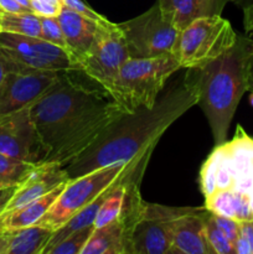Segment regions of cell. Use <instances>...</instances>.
Segmentation results:
<instances>
[{"label": "cell", "instance_id": "6da1fadb", "mask_svg": "<svg viewBox=\"0 0 253 254\" xmlns=\"http://www.w3.org/2000/svg\"><path fill=\"white\" fill-rule=\"evenodd\" d=\"M77 71V69H74ZM66 71L30 106L44 163L66 166L99 140L128 112L102 87L84 86Z\"/></svg>", "mask_w": 253, "mask_h": 254}, {"label": "cell", "instance_id": "7a4b0ae2", "mask_svg": "<svg viewBox=\"0 0 253 254\" xmlns=\"http://www.w3.org/2000/svg\"><path fill=\"white\" fill-rule=\"evenodd\" d=\"M196 104L197 98L184 78L178 81L159 97L153 108L141 107L126 114L88 150L67 164L64 170L68 179L114 164L129 165L150 156L171 124Z\"/></svg>", "mask_w": 253, "mask_h": 254}, {"label": "cell", "instance_id": "3957f363", "mask_svg": "<svg viewBox=\"0 0 253 254\" xmlns=\"http://www.w3.org/2000/svg\"><path fill=\"white\" fill-rule=\"evenodd\" d=\"M253 40L237 35L235 44L203 67L188 68L184 81L197 98L211 127L215 145L226 143L241 98L248 91Z\"/></svg>", "mask_w": 253, "mask_h": 254}, {"label": "cell", "instance_id": "277c9868", "mask_svg": "<svg viewBox=\"0 0 253 254\" xmlns=\"http://www.w3.org/2000/svg\"><path fill=\"white\" fill-rule=\"evenodd\" d=\"M181 68L173 55L156 57H129L117 78V102L128 113L155 106L166 81Z\"/></svg>", "mask_w": 253, "mask_h": 254}, {"label": "cell", "instance_id": "5b68a950", "mask_svg": "<svg viewBox=\"0 0 253 254\" xmlns=\"http://www.w3.org/2000/svg\"><path fill=\"white\" fill-rule=\"evenodd\" d=\"M237 32L221 15L198 16L179 34L173 56L181 68H198L220 57L237 40Z\"/></svg>", "mask_w": 253, "mask_h": 254}, {"label": "cell", "instance_id": "8992f818", "mask_svg": "<svg viewBox=\"0 0 253 254\" xmlns=\"http://www.w3.org/2000/svg\"><path fill=\"white\" fill-rule=\"evenodd\" d=\"M126 166L128 165L114 164L68 180L54 205L36 225L56 231L78 211L108 190L121 178Z\"/></svg>", "mask_w": 253, "mask_h": 254}, {"label": "cell", "instance_id": "52a82bcc", "mask_svg": "<svg viewBox=\"0 0 253 254\" xmlns=\"http://www.w3.org/2000/svg\"><path fill=\"white\" fill-rule=\"evenodd\" d=\"M129 59L123 30L109 20L98 22L96 37L79 61L81 71L117 101V78Z\"/></svg>", "mask_w": 253, "mask_h": 254}, {"label": "cell", "instance_id": "ba28073f", "mask_svg": "<svg viewBox=\"0 0 253 254\" xmlns=\"http://www.w3.org/2000/svg\"><path fill=\"white\" fill-rule=\"evenodd\" d=\"M0 52L15 64V71L66 72L81 69L68 52L41 37L0 32Z\"/></svg>", "mask_w": 253, "mask_h": 254}, {"label": "cell", "instance_id": "9c48e42d", "mask_svg": "<svg viewBox=\"0 0 253 254\" xmlns=\"http://www.w3.org/2000/svg\"><path fill=\"white\" fill-rule=\"evenodd\" d=\"M186 210L143 201L129 231L126 254H169L175 221Z\"/></svg>", "mask_w": 253, "mask_h": 254}, {"label": "cell", "instance_id": "30bf717a", "mask_svg": "<svg viewBox=\"0 0 253 254\" xmlns=\"http://www.w3.org/2000/svg\"><path fill=\"white\" fill-rule=\"evenodd\" d=\"M123 30L129 57H156L173 55L179 31L163 17L159 4L134 19L118 24Z\"/></svg>", "mask_w": 253, "mask_h": 254}, {"label": "cell", "instance_id": "8fae6325", "mask_svg": "<svg viewBox=\"0 0 253 254\" xmlns=\"http://www.w3.org/2000/svg\"><path fill=\"white\" fill-rule=\"evenodd\" d=\"M0 153L29 163H44L45 153L30 107L0 116Z\"/></svg>", "mask_w": 253, "mask_h": 254}, {"label": "cell", "instance_id": "7c38bea8", "mask_svg": "<svg viewBox=\"0 0 253 254\" xmlns=\"http://www.w3.org/2000/svg\"><path fill=\"white\" fill-rule=\"evenodd\" d=\"M62 72L12 71L0 93V116L20 111L36 102Z\"/></svg>", "mask_w": 253, "mask_h": 254}, {"label": "cell", "instance_id": "4fadbf2b", "mask_svg": "<svg viewBox=\"0 0 253 254\" xmlns=\"http://www.w3.org/2000/svg\"><path fill=\"white\" fill-rule=\"evenodd\" d=\"M210 211L188 207L175 221L173 245L169 254H215L206 237V220Z\"/></svg>", "mask_w": 253, "mask_h": 254}, {"label": "cell", "instance_id": "5bb4252c", "mask_svg": "<svg viewBox=\"0 0 253 254\" xmlns=\"http://www.w3.org/2000/svg\"><path fill=\"white\" fill-rule=\"evenodd\" d=\"M68 175L63 166L56 163H40L26 179L19 184L17 190L0 215H5L16 208L22 207L41 196L46 195L60 184L68 181Z\"/></svg>", "mask_w": 253, "mask_h": 254}, {"label": "cell", "instance_id": "9a60e30c", "mask_svg": "<svg viewBox=\"0 0 253 254\" xmlns=\"http://www.w3.org/2000/svg\"><path fill=\"white\" fill-rule=\"evenodd\" d=\"M57 20L66 40L67 52L72 61L78 66L81 59L87 54L96 37L98 21L88 19L63 5L57 15Z\"/></svg>", "mask_w": 253, "mask_h": 254}, {"label": "cell", "instance_id": "2e32d148", "mask_svg": "<svg viewBox=\"0 0 253 254\" xmlns=\"http://www.w3.org/2000/svg\"><path fill=\"white\" fill-rule=\"evenodd\" d=\"M233 174V191L250 193L253 190V139L238 126L236 135L226 143Z\"/></svg>", "mask_w": 253, "mask_h": 254}, {"label": "cell", "instance_id": "e0dca14e", "mask_svg": "<svg viewBox=\"0 0 253 254\" xmlns=\"http://www.w3.org/2000/svg\"><path fill=\"white\" fill-rule=\"evenodd\" d=\"M131 222V216L123 211L118 220L94 228L81 254H126L128 230Z\"/></svg>", "mask_w": 253, "mask_h": 254}, {"label": "cell", "instance_id": "ac0fdd59", "mask_svg": "<svg viewBox=\"0 0 253 254\" xmlns=\"http://www.w3.org/2000/svg\"><path fill=\"white\" fill-rule=\"evenodd\" d=\"M66 184L67 181H64L37 200L16 208L11 212L0 215V235L36 225L41 220L42 216L49 211V208L54 205Z\"/></svg>", "mask_w": 253, "mask_h": 254}, {"label": "cell", "instance_id": "d6986e66", "mask_svg": "<svg viewBox=\"0 0 253 254\" xmlns=\"http://www.w3.org/2000/svg\"><path fill=\"white\" fill-rule=\"evenodd\" d=\"M54 231L35 225L0 235V254H42Z\"/></svg>", "mask_w": 253, "mask_h": 254}, {"label": "cell", "instance_id": "ffe728a7", "mask_svg": "<svg viewBox=\"0 0 253 254\" xmlns=\"http://www.w3.org/2000/svg\"><path fill=\"white\" fill-rule=\"evenodd\" d=\"M158 4L164 19L181 31L198 17L201 0H158Z\"/></svg>", "mask_w": 253, "mask_h": 254}, {"label": "cell", "instance_id": "44dd1931", "mask_svg": "<svg viewBox=\"0 0 253 254\" xmlns=\"http://www.w3.org/2000/svg\"><path fill=\"white\" fill-rule=\"evenodd\" d=\"M1 32L41 37V19L32 11L4 12L0 14Z\"/></svg>", "mask_w": 253, "mask_h": 254}, {"label": "cell", "instance_id": "7402d4cb", "mask_svg": "<svg viewBox=\"0 0 253 254\" xmlns=\"http://www.w3.org/2000/svg\"><path fill=\"white\" fill-rule=\"evenodd\" d=\"M37 164L19 160L0 153V180L5 185H19L29 176Z\"/></svg>", "mask_w": 253, "mask_h": 254}, {"label": "cell", "instance_id": "603a6c76", "mask_svg": "<svg viewBox=\"0 0 253 254\" xmlns=\"http://www.w3.org/2000/svg\"><path fill=\"white\" fill-rule=\"evenodd\" d=\"M226 145L216 146L215 150L211 153L207 160L202 164V168L200 171V184L201 191H202L205 198L210 197L213 192L217 191V184H216V175H217L218 166L222 161L223 155H225Z\"/></svg>", "mask_w": 253, "mask_h": 254}, {"label": "cell", "instance_id": "cb8c5ba5", "mask_svg": "<svg viewBox=\"0 0 253 254\" xmlns=\"http://www.w3.org/2000/svg\"><path fill=\"white\" fill-rule=\"evenodd\" d=\"M205 207L213 215L235 218V191L217 190L205 198Z\"/></svg>", "mask_w": 253, "mask_h": 254}, {"label": "cell", "instance_id": "d4e9b609", "mask_svg": "<svg viewBox=\"0 0 253 254\" xmlns=\"http://www.w3.org/2000/svg\"><path fill=\"white\" fill-rule=\"evenodd\" d=\"M94 228L96 226L91 225L71 233L64 240H62L56 247L52 248L49 254H81L87 241L93 233Z\"/></svg>", "mask_w": 253, "mask_h": 254}, {"label": "cell", "instance_id": "484cf974", "mask_svg": "<svg viewBox=\"0 0 253 254\" xmlns=\"http://www.w3.org/2000/svg\"><path fill=\"white\" fill-rule=\"evenodd\" d=\"M206 237L215 254H236L233 243L225 235V232L216 225L211 212L206 220Z\"/></svg>", "mask_w": 253, "mask_h": 254}, {"label": "cell", "instance_id": "4316f807", "mask_svg": "<svg viewBox=\"0 0 253 254\" xmlns=\"http://www.w3.org/2000/svg\"><path fill=\"white\" fill-rule=\"evenodd\" d=\"M41 19V39L57 45L67 51V44L57 17L40 16Z\"/></svg>", "mask_w": 253, "mask_h": 254}, {"label": "cell", "instance_id": "83f0119b", "mask_svg": "<svg viewBox=\"0 0 253 254\" xmlns=\"http://www.w3.org/2000/svg\"><path fill=\"white\" fill-rule=\"evenodd\" d=\"M233 181L235 180H233L232 169H231L230 158H228V153H227V146H226L225 155H223L222 161H221L220 166H218L217 175H216L217 190H232Z\"/></svg>", "mask_w": 253, "mask_h": 254}, {"label": "cell", "instance_id": "f1b7e54d", "mask_svg": "<svg viewBox=\"0 0 253 254\" xmlns=\"http://www.w3.org/2000/svg\"><path fill=\"white\" fill-rule=\"evenodd\" d=\"M235 218L240 222L253 221V211L248 193L235 191Z\"/></svg>", "mask_w": 253, "mask_h": 254}, {"label": "cell", "instance_id": "f546056e", "mask_svg": "<svg viewBox=\"0 0 253 254\" xmlns=\"http://www.w3.org/2000/svg\"><path fill=\"white\" fill-rule=\"evenodd\" d=\"M212 217L215 220L216 225L221 228V230L225 232V235L227 236L231 240V242L235 245V242L237 241V238L241 235V222L240 221L235 220V218L230 217H223V216H217L213 215Z\"/></svg>", "mask_w": 253, "mask_h": 254}, {"label": "cell", "instance_id": "4dcf8cb0", "mask_svg": "<svg viewBox=\"0 0 253 254\" xmlns=\"http://www.w3.org/2000/svg\"><path fill=\"white\" fill-rule=\"evenodd\" d=\"M61 1V4L63 5V6L68 7V9L73 10V11L78 12V14L83 15V16L88 17V19H92L94 20V21H104V20H107L106 17L102 16L101 14H98L97 11H94L92 7H89L88 5L84 4L82 0H60Z\"/></svg>", "mask_w": 253, "mask_h": 254}, {"label": "cell", "instance_id": "1f68e13d", "mask_svg": "<svg viewBox=\"0 0 253 254\" xmlns=\"http://www.w3.org/2000/svg\"><path fill=\"white\" fill-rule=\"evenodd\" d=\"M30 7H31L32 12L37 14L39 16L57 17L62 5L52 4L46 0H30Z\"/></svg>", "mask_w": 253, "mask_h": 254}, {"label": "cell", "instance_id": "d6a6232c", "mask_svg": "<svg viewBox=\"0 0 253 254\" xmlns=\"http://www.w3.org/2000/svg\"><path fill=\"white\" fill-rule=\"evenodd\" d=\"M228 2H235V0H201L200 14H198V16L221 15L223 11V7Z\"/></svg>", "mask_w": 253, "mask_h": 254}, {"label": "cell", "instance_id": "836d02e7", "mask_svg": "<svg viewBox=\"0 0 253 254\" xmlns=\"http://www.w3.org/2000/svg\"><path fill=\"white\" fill-rule=\"evenodd\" d=\"M12 71H15L14 64L0 52V93H1L2 88H4L7 76Z\"/></svg>", "mask_w": 253, "mask_h": 254}, {"label": "cell", "instance_id": "e575fe53", "mask_svg": "<svg viewBox=\"0 0 253 254\" xmlns=\"http://www.w3.org/2000/svg\"><path fill=\"white\" fill-rule=\"evenodd\" d=\"M0 9L4 12H26L32 11L29 7L24 6L16 0H0Z\"/></svg>", "mask_w": 253, "mask_h": 254}, {"label": "cell", "instance_id": "d590c367", "mask_svg": "<svg viewBox=\"0 0 253 254\" xmlns=\"http://www.w3.org/2000/svg\"><path fill=\"white\" fill-rule=\"evenodd\" d=\"M19 185H11V186H5V188L0 189V212H2L4 207L6 203L9 202L10 198L14 196L15 191L17 190Z\"/></svg>", "mask_w": 253, "mask_h": 254}, {"label": "cell", "instance_id": "8d00e7d4", "mask_svg": "<svg viewBox=\"0 0 253 254\" xmlns=\"http://www.w3.org/2000/svg\"><path fill=\"white\" fill-rule=\"evenodd\" d=\"M241 236H243L247 240L253 251V221L241 222Z\"/></svg>", "mask_w": 253, "mask_h": 254}, {"label": "cell", "instance_id": "74e56055", "mask_svg": "<svg viewBox=\"0 0 253 254\" xmlns=\"http://www.w3.org/2000/svg\"><path fill=\"white\" fill-rule=\"evenodd\" d=\"M233 247H235L236 254H253V251L252 248H251L250 243H248L247 240L241 235L240 237L237 238V241L235 242Z\"/></svg>", "mask_w": 253, "mask_h": 254}, {"label": "cell", "instance_id": "f35d334b", "mask_svg": "<svg viewBox=\"0 0 253 254\" xmlns=\"http://www.w3.org/2000/svg\"><path fill=\"white\" fill-rule=\"evenodd\" d=\"M243 25L246 32H251L253 29V2L243 9Z\"/></svg>", "mask_w": 253, "mask_h": 254}, {"label": "cell", "instance_id": "ab89813d", "mask_svg": "<svg viewBox=\"0 0 253 254\" xmlns=\"http://www.w3.org/2000/svg\"><path fill=\"white\" fill-rule=\"evenodd\" d=\"M248 91L253 93V59L250 64V71H248Z\"/></svg>", "mask_w": 253, "mask_h": 254}, {"label": "cell", "instance_id": "60d3db41", "mask_svg": "<svg viewBox=\"0 0 253 254\" xmlns=\"http://www.w3.org/2000/svg\"><path fill=\"white\" fill-rule=\"evenodd\" d=\"M252 2H253V0H235V4H237L238 6L242 7V9H245L246 6L251 5Z\"/></svg>", "mask_w": 253, "mask_h": 254}, {"label": "cell", "instance_id": "b9f144b4", "mask_svg": "<svg viewBox=\"0 0 253 254\" xmlns=\"http://www.w3.org/2000/svg\"><path fill=\"white\" fill-rule=\"evenodd\" d=\"M17 2H20V4L21 5H24V6H26V7H29V9H31V7H30V0H16Z\"/></svg>", "mask_w": 253, "mask_h": 254}, {"label": "cell", "instance_id": "7bdbcfd3", "mask_svg": "<svg viewBox=\"0 0 253 254\" xmlns=\"http://www.w3.org/2000/svg\"><path fill=\"white\" fill-rule=\"evenodd\" d=\"M46 1L52 2V4H56V5H62V4H61V1H60V0H46Z\"/></svg>", "mask_w": 253, "mask_h": 254}, {"label": "cell", "instance_id": "ee69618b", "mask_svg": "<svg viewBox=\"0 0 253 254\" xmlns=\"http://www.w3.org/2000/svg\"><path fill=\"white\" fill-rule=\"evenodd\" d=\"M5 186H7V185H5V184H4V183H2V181H1V180H0V189L5 188ZM10 186H11V185H10Z\"/></svg>", "mask_w": 253, "mask_h": 254}, {"label": "cell", "instance_id": "f6af8a7d", "mask_svg": "<svg viewBox=\"0 0 253 254\" xmlns=\"http://www.w3.org/2000/svg\"><path fill=\"white\" fill-rule=\"evenodd\" d=\"M1 12H2V11H1V9H0V14H1Z\"/></svg>", "mask_w": 253, "mask_h": 254}, {"label": "cell", "instance_id": "bcb514c9", "mask_svg": "<svg viewBox=\"0 0 253 254\" xmlns=\"http://www.w3.org/2000/svg\"><path fill=\"white\" fill-rule=\"evenodd\" d=\"M0 32H1V29H0Z\"/></svg>", "mask_w": 253, "mask_h": 254}, {"label": "cell", "instance_id": "7dc6e473", "mask_svg": "<svg viewBox=\"0 0 253 254\" xmlns=\"http://www.w3.org/2000/svg\"><path fill=\"white\" fill-rule=\"evenodd\" d=\"M251 32H253V29H252V31H251Z\"/></svg>", "mask_w": 253, "mask_h": 254}, {"label": "cell", "instance_id": "c3c4849f", "mask_svg": "<svg viewBox=\"0 0 253 254\" xmlns=\"http://www.w3.org/2000/svg\"><path fill=\"white\" fill-rule=\"evenodd\" d=\"M0 213H1V212H0Z\"/></svg>", "mask_w": 253, "mask_h": 254}]
</instances>
